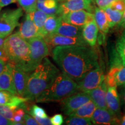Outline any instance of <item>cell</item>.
I'll return each mask as SVG.
<instances>
[{
  "mask_svg": "<svg viewBox=\"0 0 125 125\" xmlns=\"http://www.w3.org/2000/svg\"><path fill=\"white\" fill-rule=\"evenodd\" d=\"M4 42H5V40H4V38L0 37V48H2L3 46H4Z\"/></svg>",
  "mask_w": 125,
  "mask_h": 125,
  "instance_id": "obj_45",
  "label": "cell"
},
{
  "mask_svg": "<svg viewBox=\"0 0 125 125\" xmlns=\"http://www.w3.org/2000/svg\"><path fill=\"white\" fill-rule=\"evenodd\" d=\"M60 73L58 68L49 59L45 57L30 74L26 91L23 97L28 100H35L52 84Z\"/></svg>",
  "mask_w": 125,
  "mask_h": 125,
  "instance_id": "obj_2",
  "label": "cell"
},
{
  "mask_svg": "<svg viewBox=\"0 0 125 125\" xmlns=\"http://www.w3.org/2000/svg\"><path fill=\"white\" fill-rule=\"evenodd\" d=\"M79 92L78 83L64 73H60L52 84L35 99L37 103L60 101Z\"/></svg>",
  "mask_w": 125,
  "mask_h": 125,
  "instance_id": "obj_3",
  "label": "cell"
},
{
  "mask_svg": "<svg viewBox=\"0 0 125 125\" xmlns=\"http://www.w3.org/2000/svg\"><path fill=\"white\" fill-rule=\"evenodd\" d=\"M91 100L89 95L86 92H78L62 100V110L66 115H68L79 108L88 101Z\"/></svg>",
  "mask_w": 125,
  "mask_h": 125,
  "instance_id": "obj_8",
  "label": "cell"
},
{
  "mask_svg": "<svg viewBox=\"0 0 125 125\" xmlns=\"http://www.w3.org/2000/svg\"><path fill=\"white\" fill-rule=\"evenodd\" d=\"M12 69L13 64L7 62L4 70L0 74V91L5 90L18 95L14 84Z\"/></svg>",
  "mask_w": 125,
  "mask_h": 125,
  "instance_id": "obj_14",
  "label": "cell"
},
{
  "mask_svg": "<svg viewBox=\"0 0 125 125\" xmlns=\"http://www.w3.org/2000/svg\"><path fill=\"white\" fill-rule=\"evenodd\" d=\"M60 16L65 22L79 27H83L87 23L94 20V13L85 10L72 11Z\"/></svg>",
  "mask_w": 125,
  "mask_h": 125,
  "instance_id": "obj_11",
  "label": "cell"
},
{
  "mask_svg": "<svg viewBox=\"0 0 125 125\" xmlns=\"http://www.w3.org/2000/svg\"><path fill=\"white\" fill-rule=\"evenodd\" d=\"M125 84V65L120 67L115 75V86H123Z\"/></svg>",
  "mask_w": 125,
  "mask_h": 125,
  "instance_id": "obj_32",
  "label": "cell"
},
{
  "mask_svg": "<svg viewBox=\"0 0 125 125\" xmlns=\"http://www.w3.org/2000/svg\"><path fill=\"white\" fill-rule=\"evenodd\" d=\"M29 15L31 20L34 21V24L38 28L39 34L41 36V34L42 31L43 30L45 22L49 15H47L44 12L39 10L38 9H36L34 11L29 13Z\"/></svg>",
  "mask_w": 125,
  "mask_h": 125,
  "instance_id": "obj_25",
  "label": "cell"
},
{
  "mask_svg": "<svg viewBox=\"0 0 125 125\" xmlns=\"http://www.w3.org/2000/svg\"><path fill=\"white\" fill-rule=\"evenodd\" d=\"M116 51L121 57L123 64L125 65V29L117 40Z\"/></svg>",
  "mask_w": 125,
  "mask_h": 125,
  "instance_id": "obj_27",
  "label": "cell"
},
{
  "mask_svg": "<svg viewBox=\"0 0 125 125\" xmlns=\"http://www.w3.org/2000/svg\"><path fill=\"white\" fill-rule=\"evenodd\" d=\"M16 109L9 105L0 104V114L3 115L5 118L11 121H13V113Z\"/></svg>",
  "mask_w": 125,
  "mask_h": 125,
  "instance_id": "obj_33",
  "label": "cell"
},
{
  "mask_svg": "<svg viewBox=\"0 0 125 125\" xmlns=\"http://www.w3.org/2000/svg\"><path fill=\"white\" fill-rule=\"evenodd\" d=\"M106 103L107 109L114 115L121 116V101L116 86L108 87L106 94Z\"/></svg>",
  "mask_w": 125,
  "mask_h": 125,
  "instance_id": "obj_16",
  "label": "cell"
},
{
  "mask_svg": "<svg viewBox=\"0 0 125 125\" xmlns=\"http://www.w3.org/2000/svg\"><path fill=\"white\" fill-rule=\"evenodd\" d=\"M120 118L108 109L97 107L90 119L93 125H120Z\"/></svg>",
  "mask_w": 125,
  "mask_h": 125,
  "instance_id": "obj_12",
  "label": "cell"
},
{
  "mask_svg": "<svg viewBox=\"0 0 125 125\" xmlns=\"http://www.w3.org/2000/svg\"><path fill=\"white\" fill-rule=\"evenodd\" d=\"M23 9L27 13L34 11L37 9V0H17Z\"/></svg>",
  "mask_w": 125,
  "mask_h": 125,
  "instance_id": "obj_29",
  "label": "cell"
},
{
  "mask_svg": "<svg viewBox=\"0 0 125 125\" xmlns=\"http://www.w3.org/2000/svg\"><path fill=\"white\" fill-rule=\"evenodd\" d=\"M82 27L65 22L62 19L60 24L54 34L70 37H82Z\"/></svg>",
  "mask_w": 125,
  "mask_h": 125,
  "instance_id": "obj_20",
  "label": "cell"
},
{
  "mask_svg": "<svg viewBox=\"0 0 125 125\" xmlns=\"http://www.w3.org/2000/svg\"><path fill=\"white\" fill-rule=\"evenodd\" d=\"M26 111L31 116H37L39 118H46L48 117L44 109L37 105H33L31 107V108Z\"/></svg>",
  "mask_w": 125,
  "mask_h": 125,
  "instance_id": "obj_31",
  "label": "cell"
},
{
  "mask_svg": "<svg viewBox=\"0 0 125 125\" xmlns=\"http://www.w3.org/2000/svg\"><path fill=\"white\" fill-rule=\"evenodd\" d=\"M18 32L22 38L27 41L37 36H40L38 28L31 20L29 13L26 15L24 21L20 25Z\"/></svg>",
  "mask_w": 125,
  "mask_h": 125,
  "instance_id": "obj_19",
  "label": "cell"
},
{
  "mask_svg": "<svg viewBox=\"0 0 125 125\" xmlns=\"http://www.w3.org/2000/svg\"><path fill=\"white\" fill-rule=\"evenodd\" d=\"M29 43L30 53L26 71L31 73L41 63L43 59L49 55L50 49L42 36H37L27 40Z\"/></svg>",
  "mask_w": 125,
  "mask_h": 125,
  "instance_id": "obj_5",
  "label": "cell"
},
{
  "mask_svg": "<svg viewBox=\"0 0 125 125\" xmlns=\"http://www.w3.org/2000/svg\"><path fill=\"white\" fill-rule=\"evenodd\" d=\"M44 39L49 49L54 48L57 46H64V45L89 46L82 37H70L53 33L46 35L44 37Z\"/></svg>",
  "mask_w": 125,
  "mask_h": 125,
  "instance_id": "obj_10",
  "label": "cell"
},
{
  "mask_svg": "<svg viewBox=\"0 0 125 125\" xmlns=\"http://www.w3.org/2000/svg\"><path fill=\"white\" fill-rule=\"evenodd\" d=\"M1 7H0V11H1Z\"/></svg>",
  "mask_w": 125,
  "mask_h": 125,
  "instance_id": "obj_47",
  "label": "cell"
},
{
  "mask_svg": "<svg viewBox=\"0 0 125 125\" xmlns=\"http://www.w3.org/2000/svg\"><path fill=\"white\" fill-rule=\"evenodd\" d=\"M107 15L109 28H113L118 26L122 19L123 12L118 11L108 7L104 9Z\"/></svg>",
  "mask_w": 125,
  "mask_h": 125,
  "instance_id": "obj_26",
  "label": "cell"
},
{
  "mask_svg": "<svg viewBox=\"0 0 125 125\" xmlns=\"http://www.w3.org/2000/svg\"><path fill=\"white\" fill-rule=\"evenodd\" d=\"M27 101V98L19 95L13 94L5 90L0 91V104L1 105H7L15 109L23 108L25 109L27 107L26 105Z\"/></svg>",
  "mask_w": 125,
  "mask_h": 125,
  "instance_id": "obj_15",
  "label": "cell"
},
{
  "mask_svg": "<svg viewBox=\"0 0 125 125\" xmlns=\"http://www.w3.org/2000/svg\"><path fill=\"white\" fill-rule=\"evenodd\" d=\"M17 0H0V7L1 8L5 7L12 3L15 2Z\"/></svg>",
  "mask_w": 125,
  "mask_h": 125,
  "instance_id": "obj_41",
  "label": "cell"
},
{
  "mask_svg": "<svg viewBox=\"0 0 125 125\" xmlns=\"http://www.w3.org/2000/svg\"><path fill=\"white\" fill-rule=\"evenodd\" d=\"M33 116L34 118L35 119V120L38 122L39 125H52L51 119L50 118H39V117L37 116Z\"/></svg>",
  "mask_w": 125,
  "mask_h": 125,
  "instance_id": "obj_38",
  "label": "cell"
},
{
  "mask_svg": "<svg viewBox=\"0 0 125 125\" xmlns=\"http://www.w3.org/2000/svg\"><path fill=\"white\" fill-rule=\"evenodd\" d=\"M120 125H125V114L120 118Z\"/></svg>",
  "mask_w": 125,
  "mask_h": 125,
  "instance_id": "obj_44",
  "label": "cell"
},
{
  "mask_svg": "<svg viewBox=\"0 0 125 125\" xmlns=\"http://www.w3.org/2000/svg\"><path fill=\"white\" fill-rule=\"evenodd\" d=\"M26 112L23 108H19L14 111L13 122L15 125H25L24 116Z\"/></svg>",
  "mask_w": 125,
  "mask_h": 125,
  "instance_id": "obj_30",
  "label": "cell"
},
{
  "mask_svg": "<svg viewBox=\"0 0 125 125\" xmlns=\"http://www.w3.org/2000/svg\"><path fill=\"white\" fill-rule=\"evenodd\" d=\"M115 0H94L95 4L98 8L101 9H105L110 7V5Z\"/></svg>",
  "mask_w": 125,
  "mask_h": 125,
  "instance_id": "obj_35",
  "label": "cell"
},
{
  "mask_svg": "<svg viewBox=\"0 0 125 125\" xmlns=\"http://www.w3.org/2000/svg\"><path fill=\"white\" fill-rule=\"evenodd\" d=\"M108 86L105 80L99 86L86 93L89 95L91 100L93 101L97 108L107 109L106 103V94Z\"/></svg>",
  "mask_w": 125,
  "mask_h": 125,
  "instance_id": "obj_17",
  "label": "cell"
},
{
  "mask_svg": "<svg viewBox=\"0 0 125 125\" xmlns=\"http://www.w3.org/2000/svg\"><path fill=\"white\" fill-rule=\"evenodd\" d=\"M12 74L14 84L18 95L23 97L26 91L28 79L30 73L25 71L23 68L19 65L13 64Z\"/></svg>",
  "mask_w": 125,
  "mask_h": 125,
  "instance_id": "obj_13",
  "label": "cell"
},
{
  "mask_svg": "<svg viewBox=\"0 0 125 125\" xmlns=\"http://www.w3.org/2000/svg\"><path fill=\"white\" fill-rule=\"evenodd\" d=\"M105 80L104 71L98 66L90 71L81 80L77 82L79 92H87L99 86Z\"/></svg>",
  "mask_w": 125,
  "mask_h": 125,
  "instance_id": "obj_7",
  "label": "cell"
},
{
  "mask_svg": "<svg viewBox=\"0 0 125 125\" xmlns=\"http://www.w3.org/2000/svg\"><path fill=\"white\" fill-rule=\"evenodd\" d=\"M110 7L119 12H124L125 10V0H115L112 3Z\"/></svg>",
  "mask_w": 125,
  "mask_h": 125,
  "instance_id": "obj_34",
  "label": "cell"
},
{
  "mask_svg": "<svg viewBox=\"0 0 125 125\" xmlns=\"http://www.w3.org/2000/svg\"><path fill=\"white\" fill-rule=\"evenodd\" d=\"M51 122L52 125H61L64 123V118L62 114H58L54 115L51 118Z\"/></svg>",
  "mask_w": 125,
  "mask_h": 125,
  "instance_id": "obj_36",
  "label": "cell"
},
{
  "mask_svg": "<svg viewBox=\"0 0 125 125\" xmlns=\"http://www.w3.org/2000/svg\"><path fill=\"white\" fill-rule=\"evenodd\" d=\"M52 53L62 73L76 82L99 66L97 53L90 46H57L53 49Z\"/></svg>",
  "mask_w": 125,
  "mask_h": 125,
  "instance_id": "obj_1",
  "label": "cell"
},
{
  "mask_svg": "<svg viewBox=\"0 0 125 125\" xmlns=\"http://www.w3.org/2000/svg\"><path fill=\"white\" fill-rule=\"evenodd\" d=\"M94 0H66L59 5L57 15L62 16L72 11L85 10L91 12H94Z\"/></svg>",
  "mask_w": 125,
  "mask_h": 125,
  "instance_id": "obj_9",
  "label": "cell"
},
{
  "mask_svg": "<svg viewBox=\"0 0 125 125\" xmlns=\"http://www.w3.org/2000/svg\"><path fill=\"white\" fill-rule=\"evenodd\" d=\"M61 16L58 15H49L45 21L41 36L44 38L46 35L53 34L61 21Z\"/></svg>",
  "mask_w": 125,
  "mask_h": 125,
  "instance_id": "obj_23",
  "label": "cell"
},
{
  "mask_svg": "<svg viewBox=\"0 0 125 125\" xmlns=\"http://www.w3.org/2000/svg\"><path fill=\"white\" fill-rule=\"evenodd\" d=\"M3 48L8 62L17 65L26 71V67L30 60V45L18 31L11 34L5 40Z\"/></svg>",
  "mask_w": 125,
  "mask_h": 125,
  "instance_id": "obj_4",
  "label": "cell"
},
{
  "mask_svg": "<svg viewBox=\"0 0 125 125\" xmlns=\"http://www.w3.org/2000/svg\"><path fill=\"white\" fill-rule=\"evenodd\" d=\"M123 86H124V87H125V85H123Z\"/></svg>",
  "mask_w": 125,
  "mask_h": 125,
  "instance_id": "obj_48",
  "label": "cell"
},
{
  "mask_svg": "<svg viewBox=\"0 0 125 125\" xmlns=\"http://www.w3.org/2000/svg\"><path fill=\"white\" fill-rule=\"evenodd\" d=\"M65 124L68 125H92L93 123L90 118L69 116L65 120Z\"/></svg>",
  "mask_w": 125,
  "mask_h": 125,
  "instance_id": "obj_28",
  "label": "cell"
},
{
  "mask_svg": "<svg viewBox=\"0 0 125 125\" xmlns=\"http://www.w3.org/2000/svg\"><path fill=\"white\" fill-rule=\"evenodd\" d=\"M59 5L58 0H37V9L48 15H57Z\"/></svg>",
  "mask_w": 125,
  "mask_h": 125,
  "instance_id": "obj_22",
  "label": "cell"
},
{
  "mask_svg": "<svg viewBox=\"0 0 125 125\" xmlns=\"http://www.w3.org/2000/svg\"><path fill=\"white\" fill-rule=\"evenodd\" d=\"M66 1V0H59V2H60V1H61V2H63V1Z\"/></svg>",
  "mask_w": 125,
  "mask_h": 125,
  "instance_id": "obj_46",
  "label": "cell"
},
{
  "mask_svg": "<svg viewBox=\"0 0 125 125\" xmlns=\"http://www.w3.org/2000/svg\"><path fill=\"white\" fill-rule=\"evenodd\" d=\"M23 16L21 8L4 11L0 14V37H8L19 25V20Z\"/></svg>",
  "mask_w": 125,
  "mask_h": 125,
  "instance_id": "obj_6",
  "label": "cell"
},
{
  "mask_svg": "<svg viewBox=\"0 0 125 125\" xmlns=\"http://www.w3.org/2000/svg\"><path fill=\"white\" fill-rule=\"evenodd\" d=\"M24 123L27 125H39L38 122L35 120L33 116H31L30 114H25L24 116Z\"/></svg>",
  "mask_w": 125,
  "mask_h": 125,
  "instance_id": "obj_37",
  "label": "cell"
},
{
  "mask_svg": "<svg viewBox=\"0 0 125 125\" xmlns=\"http://www.w3.org/2000/svg\"><path fill=\"white\" fill-rule=\"evenodd\" d=\"M118 26L119 27L122 28V29H125V12H123L122 19L121 21L120 22V23L118 25Z\"/></svg>",
  "mask_w": 125,
  "mask_h": 125,
  "instance_id": "obj_43",
  "label": "cell"
},
{
  "mask_svg": "<svg viewBox=\"0 0 125 125\" xmlns=\"http://www.w3.org/2000/svg\"><path fill=\"white\" fill-rule=\"evenodd\" d=\"M94 16L95 21L101 33L107 34L110 28L109 27L107 15L104 9L96 7L94 12Z\"/></svg>",
  "mask_w": 125,
  "mask_h": 125,
  "instance_id": "obj_21",
  "label": "cell"
},
{
  "mask_svg": "<svg viewBox=\"0 0 125 125\" xmlns=\"http://www.w3.org/2000/svg\"><path fill=\"white\" fill-rule=\"evenodd\" d=\"M96 105L93 101L90 100L73 112L69 116H79L85 118H91L96 109Z\"/></svg>",
  "mask_w": 125,
  "mask_h": 125,
  "instance_id": "obj_24",
  "label": "cell"
},
{
  "mask_svg": "<svg viewBox=\"0 0 125 125\" xmlns=\"http://www.w3.org/2000/svg\"><path fill=\"white\" fill-rule=\"evenodd\" d=\"M99 29L95 20H92L82 27V35L89 46L93 48L96 46Z\"/></svg>",
  "mask_w": 125,
  "mask_h": 125,
  "instance_id": "obj_18",
  "label": "cell"
},
{
  "mask_svg": "<svg viewBox=\"0 0 125 125\" xmlns=\"http://www.w3.org/2000/svg\"><path fill=\"white\" fill-rule=\"evenodd\" d=\"M13 125V122L8 119L0 114V125Z\"/></svg>",
  "mask_w": 125,
  "mask_h": 125,
  "instance_id": "obj_39",
  "label": "cell"
},
{
  "mask_svg": "<svg viewBox=\"0 0 125 125\" xmlns=\"http://www.w3.org/2000/svg\"><path fill=\"white\" fill-rule=\"evenodd\" d=\"M121 106L122 107L123 110L125 112V89L122 90L121 94Z\"/></svg>",
  "mask_w": 125,
  "mask_h": 125,
  "instance_id": "obj_40",
  "label": "cell"
},
{
  "mask_svg": "<svg viewBox=\"0 0 125 125\" xmlns=\"http://www.w3.org/2000/svg\"><path fill=\"white\" fill-rule=\"evenodd\" d=\"M7 63V61H5L2 59H0V74H1L4 70L5 67Z\"/></svg>",
  "mask_w": 125,
  "mask_h": 125,
  "instance_id": "obj_42",
  "label": "cell"
}]
</instances>
